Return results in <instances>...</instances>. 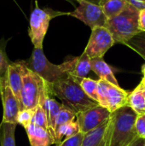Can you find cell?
<instances>
[{
    "label": "cell",
    "mask_w": 145,
    "mask_h": 146,
    "mask_svg": "<svg viewBox=\"0 0 145 146\" xmlns=\"http://www.w3.org/2000/svg\"><path fill=\"white\" fill-rule=\"evenodd\" d=\"M144 98H145V87H144Z\"/></svg>",
    "instance_id": "34"
},
{
    "label": "cell",
    "mask_w": 145,
    "mask_h": 146,
    "mask_svg": "<svg viewBox=\"0 0 145 146\" xmlns=\"http://www.w3.org/2000/svg\"><path fill=\"white\" fill-rule=\"evenodd\" d=\"M34 113H35V110L24 109V110H20L17 115V119H16L17 124L21 125L24 128H26L32 123Z\"/></svg>",
    "instance_id": "25"
},
{
    "label": "cell",
    "mask_w": 145,
    "mask_h": 146,
    "mask_svg": "<svg viewBox=\"0 0 145 146\" xmlns=\"http://www.w3.org/2000/svg\"><path fill=\"white\" fill-rule=\"evenodd\" d=\"M0 95L3 110L2 122L17 124L16 119L21 110V104L7 81L0 86Z\"/></svg>",
    "instance_id": "10"
},
{
    "label": "cell",
    "mask_w": 145,
    "mask_h": 146,
    "mask_svg": "<svg viewBox=\"0 0 145 146\" xmlns=\"http://www.w3.org/2000/svg\"><path fill=\"white\" fill-rule=\"evenodd\" d=\"M129 93L123 90L121 86L109 83L107 91V109L111 112L127 105Z\"/></svg>",
    "instance_id": "14"
},
{
    "label": "cell",
    "mask_w": 145,
    "mask_h": 146,
    "mask_svg": "<svg viewBox=\"0 0 145 146\" xmlns=\"http://www.w3.org/2000/svg\"><path fill=\"white\" fill-rule=\"evenodd\" d=\"M138 22H139V28L141 32H145V9L140 10Z\"/></svg>",
    "instance_id": "30"
},
{
    "label": "cell",
    "mask_w": 145,
    "mask_h": 146,
    "mask_svg": "<svg viewBox=\"0 0 145 146\" xmlns=\"http://www.w3.org/2000/svg\"><path fill=\"white\" fill-rule=\"evenodd\" d=\"M129 4L136 7L139 10L145 9V0H126Z\"/></svg>",
    "instance_id": "29"
},
{
    "label": "cell",
    "mask_w": 145,
    "mask_h": 146,
    "mask_svg": "<svg viewBox=\"0 0 145 146\" xmlns=\"http://www.w3.org/2000/svg\"><path fill=\"white\" fill-rule=\"evenodd\" d=\"M126 45L135 50L145 60V32L138 33L126 44Z\"/></svg>",
    "instance_id": "22"
},
{
    "label": "cell",
    "mask_w": 145,
    "mask_h": 146,
    "mask_svg": "<svg viewBox=\"0 0 145 146\" xmlns=\"http://www.w3.org/2000/svg\"><path fill=\"white\" fill-rule=\"evenodd\" d=\"M31 146H50L54 139L47 129L31 123L25 128Z\"/></svg>",
    "instance_id": "15"
},
{
    "label": "cell",
    "mask_w": 145,
    "mask_h": 146,
    "mask_svg": "<svg viewBox=\"0 0 145 146\" xmlns=\"http://www.w3.org/2000/svg\"><path fill=\"white\" fill-rule=\"evenodd\" d=\"M80 80L68 75L50 84L51 94L58 98L64 106L77 115L99 104L85 94L80 86Z\"/></svg>",
    "instance_id": "1"
},
{
    "label": "cell",
    "mask_w": 145,
    "mask_h": 146,
    "mask_svg": "<svg viewBox=\"0 0 145 146\" xmlns=\"http://www.w3.org/2000/svg\"><path fill=\"white\" fill-rule=\"evenodd\" d=\"M80 86L85 94L92 100L98 103V80H95L90 78H83L80 80Z\"/></svg>",
    "instance_id": "21"
},
{
    "label": "cell",
    "mask_w": 145,
    "mask_h": 146,
    "mask_svg": "<svg viewBox=\"0 0 145 146\" xmlns=\"http://www.w3.org/2000/svg\"><path fill=\"white\" fill-rule=\"evenodd\" d=\"M111 114L108 109L100 104L78 114L76 120L79 124L80 132L87 133L97 128L110 118Z\"/></svg>",
    "instance_id": "9"
},
{
    "label": "cell",
    "mask_w": 145,
    "mask_h": 146,
    "mask_svg": "<svg viewBox=\"0 0 145 146\" xmlns=\"http://www.w3.org/2000/svg\"><path fill=\"white\" fill-rule=\"evenodd\" d=\"M48 85L49 83L30 69L25 62L22 73V87L21 92V110L24 109L35 110L39 104L41 96Z\"/></svg>",
    "instance_id": "4"
},
{
    "label": "cell",
    "mask_w": 145,
    "mask_h": 146,
    "mask_svg": "<svg viewBox=\"0 0 145 146\" xmlns=\"http://www.w3.org/2000/svg\"><path fill=\"white\" fill-rule=\"evenodd\" d=\"M77 2L79 6L73 11L68 12V15L84 22L91 30L97 27H106L108 18L98 3L88 0H77Z\"/></svg>",
    "instance_id": "7"
},
{
    "label": "cell",
    "mask_w": 145,
    "mask_h": 146,
    "mask_svg": "<svg viewBox=\"0 0 145 146\" xmlns=\"http://www.w3.org/2000/svg\"><path fill=\"white\" fill-rule=\"evenodd\" d=\"M115 39L106 27H97L91 30L85 52L91 59L103 58L106 52L115 44Z\"/></svg>",
    "instance_id": "8"
},
{
    "label": "cell",
    "mask_w": 145,
    "mask_h": 146,
    "mask_svg": "<svg viewBox=\"0 0 145 146\" xmlns=\"http://www.w3.org/2000/svg\"><path fill=\"white\" fill-rule=\"evenodd\" d=\"M79 133L81 132L78 121L75 119L72 121H69L56 129L55 135V144L59 145L65 139L71 138Z\"/></svg>",
    "instance_id": "19"
},
{
    "label": "cell",
    "mask_w": 145,
    "mask_h": 146,
    "mask_svg": "<svg viewBox=\"0 0 145 146\" xmlns=\"http://www.w3.org/2000/svg\"><path fill=\"white\" fill-rule=\"evenodd\" d=\"M9 63L5 52L0 47V86L7 81V71Z\"/></svg>",
    "instance_id": "26"
},
{
    "label": "cell",
    "mask_w": 145,
    "mask_h": 146,
    "mask_svg": "<svg viewBox=\"0 0 145 146\" xmlns=\"http://www.w3.org/2000/svg\"><path fill=\"white\" fill-rule=\"evenodd\" d=\"M62 64L67 74L76 79L85 78L87 74L92 71L91 59L85 51H83L79 56H68Z\"/></svg>",
    "instance_id": "11"
},
{
    "label": "cell",
    "mask_w": 145,
    "mask_h": 146,
    "mask_svg": "<svg viewBox=\"0 0 145 146\" xmlns=\"http://www.w3.org/2000/svg\"><path fill=\"white\" fill-rule=\"evenodd\" d=\"M110 118L97 128L84 133L81 146H109Z\"/></svg>",
    "instance_id": "12"
},
{
    "label": "cell",
    "mask_w": 145,
    "mask_h": 146,
    "mask_svg": "<svg viewBox=\"0 0 145 146\" xmlns=\"http://www.w3.org/2000/svg\"><path fill=\"white\" fill-rule=\"evenodd\" d=\"M136 118L137 113L128 105L111 114L109 146H129L138 137L135 128Z\"/></svg>",
    "instance_id": "2"
},
{
    "label": "cell",
    "mask_w": 145,
    "mask_h": 146,
    "mask_svg": "<svg viewBox=\"0 0 145 146\" xmlns=\"http://www.w3.org/2000/svg\"><path fill=\"white\" fill-rule=\"evenodd\" d=\"M135 128L138 136L139 138L145 139V112L137 115Z\"/></svg>",
    "instance_id": "27"
},
{
    "label": "cell",
    "mask_w": 145,
    "mask_h": 146,
    "mask_svg": "<svg viewBox=\"0 0 145 146\" xmlns=\"http://www.w3.org/2000/svg\"><path fill=\"white\" fill-rule=\"evenodd\" d=\"M77 116V114L74 113L73 110H71L70 109L67 108L66 106H64L62 104V107L60 110V113L58 115L56 122V128H55V135H56V129H58L61 126L72 121L73 120H75Z\"/></svg>",
    "instance_id": "23"
},
{
    "label": "cell",
    "mask_w": 145,
    "mask_h": 146,
    "mask_svg": "<svg viewBox=\"0 0 145 146\" xmlns=\"http://www.w3.org/2000/svg\"><path fill=\"white\" fill-rule=\"evenodd\" d=\"M140 10L128 3L126 9L118 15L108 19L106 27L112 33L115 44H126L138 33L139 28Z\"/></svg>",
    "instance_id": "3"
},
{
    "label": "cell",
    "mask_w": 145,
    "mask_h": 146,
    "mask_svg": "<svg viewBox=\"0 0 145 146\" xmlns=\"http://www.w3.org/2000/svg\"><path fill=\"white\" fill-rule=\"evenodd\" d=\"M129 146H145V139L138 137Z\"/></svg>",
    "instance_id": "31"
},
{
    "label": "cell",
    "mask_w": 145,
    "mask_h": 146,
    "mask_svg": "<svg viewBox=\"0 0 145 146\" xmlns=\"http://www.w3.org/2000/svg\"><path fill=\"white\" fill-rule=\"evenodd\" d=\"M91 70L100 78L108 81L110 84L120 86L117 79L115 78L110 66L103 60V58L91 59Z\"/></svg>",
    "instance_id": "16"
},
{
    "label": "cell",
    "mask_w": 145,
    "mask_h": 146,
    "mask_svg": "<svg viewBox=\"0 0 145 146\" xmlns=\"http://www.w3.org/2000/svg\"><path fill=\"white\" fill-rule=\"evenodd\" d=\"M32 124H35L36 126H38L40 127H43L44 129H49L48 127V116L45 110L41 106L38 105L35 109V113L32 121Z\"/></svg>",
    "instance_id": "24"
},
{
    "label": "cell",
    "mask_w": 145,
    "mask_h": 146,
    "mask_svg": "<svg viewBox=\"0 0 145 146\" xmlns=\"http://www.w3.org/2000/svg\"><path fill=\"white\" fill-rule=\"evenodd\" d=\"M144 86L140 83L131 93L127 99V105L136 113L141 114L145 112V98L144 95Z\"/></svg>",
    "instance_id": "18"
},
{
    "label": "cell",
    "mask_w": 145,
    "mask_h": 146,
    "mask_svg": "<svg viewBox=\"0 0 145 146\" xmlns=\"http://www.w3.org/2000/svg\"><path fill=\"white\" fill-rule=\"evenodd\" d=\"M27 67L42 77L47 83L54 82L68 76L62 64H53L45 56L43 49L34 48L30 59L26 62Z\"/></svg>",
    "instance_id": "6"
},
{
    "label": "cell",
    "mask_w": 145,
    "mask_h": 146,
    "mask_svg": "<svg viewBox=\"0 0 145 146\" xmlns=\"http://www.w3.org/2000/svg\"><path fill=\"white\" fill-rule=\"evenodd\" d=\"M98 4L106 17L110 19L121 14L128 5V3L126 0H100Z\"/></svg>",
    "instance_id": "17"
},
{
    "label": "cell",
    "mask_w": 145,
    "mask_h": 146,
    "mask_svg": "<svg viewBox=\"0 0 145 146\" xmlns=\"http://www.w3.org/2000/svg\"><path fill=\"white\" fill-rule=\"evenodd\" d=\"M17 124L0 123V145L1 146H15V133Z\"/></svg>",
    "instance_id": "20"
},
{
    "label": "cell",
    "mask_w": 145,
    "mask_h": 146,
    "mask_svg": "<svg viewBox=\"0 0 145 146\" xmlns=\"http://www.w3.org/2000/svg\"><path fill=\"white\" fill-rule=\"evenodd\" d=\"M142 74H143V78H142V80L140 83L145 87V64L143 65V67H142Z\"/></svg>",
    "instance_id": "32"
},
{
    "label": "cell",
    "mask_w": 145,
    "mask_h": 146,
    "mask_svg": "<svg viewBox=\"0 0 145 146\" xmlns=\"http://www.w3.org/2000/svg\"><path fill=\"white\" fill-rule=\"evenodd\" d=\"M25 61L10 62L7 71V83L21 104V92L22 87V73Z\"/></svg>",
    "instance_id": "13"
},
{
    "label": "cell",
    "mask_w": 145,
    "mask_h": 146,
    "mask_svg": "<svg viewBox=\"0 0 145 146\" xmlns=\"http://www.w3.org/2000/svg\"><path fill=\"white\" fill-rule=\"evenodd\" d=\"M88 1L92 2V3H98V2H99L100 0H88Z\"/></svg>",
    "instance_id": "33"
},
{
    "label": "cell",
    "mask_w": 145,
    "mask_h": 146,
    "mask_svg": "<svg viewBox=\"0 0 145 146\" xmlns=\"http://www.w3.org/2000/svg\"><path fill=\"white\" fill-rule=\"evenodd\" d=\"M76 1H77V0H76Z\"/></svg>",
    "instance_id": "35"
},
{
    "label": "cell",
    "mask_w": 145,
    "mask_h": 146,
    "mask_svg": "<svg viewBox=\"0 0 145 146\" xmlns=\"http://www.w3.org/2000/svg\"><path fill=\"white\" fill-rule=\"evenodd\" d=\"M68 15V13L56 11L50 8L41 9L35 1V7L29 18L28 35L34 48L43 49L44 37L48 32L50 21L57 16Z\"/></svg>",
    "instance_id": "5"
},
{
    "label": "cell",
    "mask_w": 145,
    "mask_h": 146,
    "mask_svg": "<svg viewBox=\"0 0 145 146\" xmlns=\"http://www.w3.org/2000/svg\"><path fill=\"white\" fill-rule=\"evenodd\" d=\"M84 139V133H79L71 138L65 139L57 146H81Z\"/></svg>",
    "instance_id": "28"
}]
</instances>
